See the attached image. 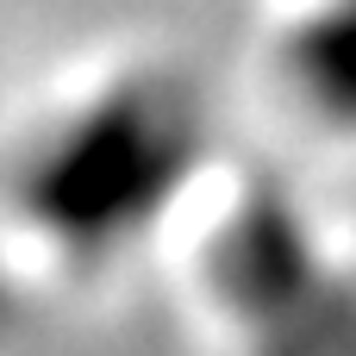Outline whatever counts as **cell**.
I'll list each match as a JSON object with an SVG mask.
<instances>
[{
	"mask_svg": "<svg viewBox=\"0 0 356 356\" xmlns=\"http://www.w3.org/2000/svg\"><path fill=\"white\" fill-rule=\"evenodd\" d=\"M200 156V113L175 81H125L69 113L25 156V213L69 250H106L144 232Z\"/></svg>",
	"mask_w": 356,
	"mask_h": 356,
	"instance_id": "6da1fadb",
	"label": "cell"
},
{
	"mask_svg": "<svg viewBox=\"0 0 356 356\" xmlns=\"http://www.w3.org/2000/svg\"><path fill=\"white\" fill-rule=\"evenodd\" d=\"M207 282L250 356H356V275L325 257L275 188L244 194L207 238Z\"/></svg>",
	"mask_w": 356,
	"mask_h": 356,
	"instance_id": "7a4b0ae2",
	"label": "cell"
}]
</instances>
